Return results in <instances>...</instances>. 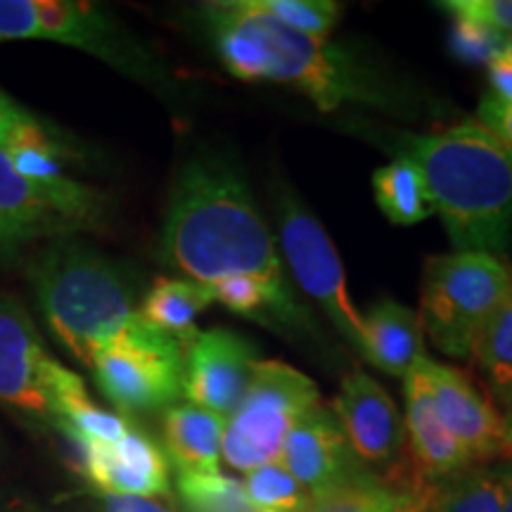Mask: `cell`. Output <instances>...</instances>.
Listing matches in <instances>:
<instances>
[{"instance_id": "1", "label": "cell", "mask_w": 512, "mask_h": 512, "mask_svg": "<svg viewBox=\"0 0 512 512\" xmlns=\"http://www.w3.org/2000/svg\"><path fill=\"white\" fill-rule=\"evenodd\" d=\"M159 254L164 264L202 285L235 275L256 278L280 304L285 325L309 320L287 285L264 214L226 159L197 157L183 166L171 190Z\"/></svg>"}, {"instance_id": "2", "label": "cell", "mask_w": 512, "mask_h": 512, "mask_svg": "<svg viewBox=\"0 0 512 512\" xmlns=\"http://www.w3.org/2000/svg\"><path fill=\"white\" fill-rule=\"evenodd\" d=\"M211 46L235 79L297 88L323 112L344 102L403 110L399 88L335 43L299 34L254 0H216L197 8Z\"/></svg>"}, {"instance_id": "3", "label": "cell", "mask_w": 512, "mask_h": 512, "mask_svg": "<svg viewBox=\"0 0 512 512\" xmlns=\"http://www.w3.org/2000/svg\"><path fill=\"white\" fill-rule=\"evenodd\" d=\"M425 178L456 252L503 254L512 240V152L479 121L389 145Z\"/></svg>"}, {"instance_id": "4", "label": "cell", "mask_w": 512, "mask_h": 512, "mask_svg": "<svg viewBox=\"0 0 512 512\" xmlns=\"http://www.w3.org/2000/svg\"><path fill=\"white\" fill-rule=\"evenodd\" d=\"M38 309L83 366L143 323L131 275L86 242L55 240L31 261Z\"/></svg>"}, {"instance_id": "5", "label": "cell", "mask_w": 512, "mask_h": 512, "mask_svg": "<svg viewBox=\"0 0 512 512\" xmlns=\"http://www.w3.org/2000/svg\"><path fill=\"white\" fill-rule=\"evenodd\" d=\"M512 292V266L496 254L453 252L425 264L420 323L441 354L470 358L486 320Z\"/></svg>"}, {"instance_id": "6", "label": "cell", "mask_w": 512, "mask_h": 512, "mask_svg": "<svg viewBox=\"0 0 512 512\" xmlns=\"http://www.w3.org/2000/svg\"><path fill=\"white\" fill-rule=\"evenodd\" d=\"M10 41L62 43L147 86L169 88L162 64L100 5L81 0H0V43Z\"/></svg>"}, {"instance_id": "7", "label": "cell", "mask_w": 512, "mask_h": 512, "mask_svg": "<svg viewBox=\"0 0 512 512\" xmlns=\"http://www.w3.org/2000/svg\"><path fill=\"white\" fill-rule=\"evenodd\" d=\"M320 403L318 384L283 361H256L240 406L226 420L221 458L240 472L278 463L294 422Z\"/></svg>"}, {"instance_id": "8", "label": "cell", "mask_w": 512, "mask_h": 512, "mask_svg": "<svg viewBox=\"0 0 512 512\" xmlns=\"http://www.w3.org/2000/svg\"><path fill=\"white\" fill-rule=\"evenodd\" d=\"M100 190L64 176L62 169L31 171L0 150V226L27 245L36 238H72L105 221Z\"/></svg>"}, {"instance_id": "9", "label": "cell", "mask_w": 512, "mask_h": 512, "mask_svg": "<svg viewBox=\"0 0 512 512\" xmlns=\"http://www.w3.org/2000/svg\"><path fill=\"white\" fill-rule=\"evenodd\" d=\"M88 368L105 399L126 415L166 411L183 396L185 351L145 318L102 349Z\"/></svg>"}, {"instance_id": "10", "label": "cell", "mask_w": 512, "mask_h": 512, "mask_svg": "<svg viewBox=\"0 0 512 512\" xmlns=\"http://www.w3.org/2000/svg\"><path fill=\"white\" fill-rule=\"evenodd\" d=\"M278 228L280 247L290 264L292 278L328 313L339 335L358 354H366L363 318L349 297L342 259L320 221L294 197L290 188H283L278 195Z\"/></svg>"}, {"instance_id": "11", "label": "cell", "mask_w": 512, "mask_h": 512, "mask_svg": "<svg viewBox=\"0 0 512 512\" xmlns=\"http://www.w3.org/2000/svg\"><path fill=\"white\" fill-rule=\"evenodd\" d=\"M432 389L434 406L446 430L456 437L475 465H498L512 458V434L498 403L475 377L465 370L420 361Z\"/></svg>"}, {"instance_id": "12", "label": "cell", "mask_w": 512, "mask_h": 512, "mask_svg": "<svg viewBox=\"0 0 512 512\" xmlns=\"http://www.w3.org/2000/svg\"><path fill=\"white\" fill-rule=\"evenodd\" d=\"M62 368L29 311L10 294H0V401L55 425L53 389Z\"/></svg>"}, {"instance_id": "13", "label": "cell", "mask_w": 512, "mask_h": 512, "mask_svg": "<svg viewBox=\"0 0 512 512\" xmlns=\"http://www.w3.org/2000/svg\"><path fill=\"white\" fill-rule=\"evenodd\" d=\"M354 456L368 470L380 475L411 470L413 460L408 453V434L399 408L384 389L368 373L344 375L339 392L332 401Z\"/></svg>"}, {"instance_id": "14", "label": "cell", "mask_w": 512, "mask_h": 512, "mask_svg": "<svg viewBox=\"0 0 512 512\" xmlns=\"http://www.w3.org/2000/svg\"><path fill=\"white\" fill-rule=\"evenodd\" d=\"M256 366L254 344L226 328L200 332L185 347L183 396L221 418H230L245 396Z\"/></svg>"}, {"instance_id": "15", "label": "cell", "mask_w": 512, "mask_h": 512, "mask_svg": "<svg viewBox=\"0 0 512 512\" xmlns=\"http://www.w3.org/2000/svg\"><path fill=\"white\" fill-rule=\"evenodd\" d=\"M79 448L81 470L88 482L107 496H169V460L155 441L140 430H128L119 441H93L64 432Z\"/></svg>"}, {"instance_id": "16", "label": "cell", "mask_w": 512, "mask_h": 512, "mask_svg": "<svg viewBox=\"0 0 512 512\" xmlns=\"http://www.w3.org/2000/svg\"><path fill=\"white\" fill-rule=\"evenodd\" d=\"M278 463L309 491V496L323 494L363 467L351 451L337 415L323 403L294 422Z\"/></svg>"}, {"instance_id": "17", "label": "cell", "mask_w": 512, "mask_h": 512, "mask_svg": "<svg viewBox=\"0 0 512 512\" xmlns=\"http://www.w3.org/2000/svg\"><path fill=\"white\" fill-rule=\"evenodd\" d=\"M403 384H406L408 453H411L418 475L427 484L437 486L446 482L448 477L475 465L465 453V448L441 422L420 361L415 363L411 373L403 377Z\"/></svg>"}, {"instance_id": "18", "label": "cell", "mask_w": 512, "mask_h": 512, "mask_svg": "<svg viewBox=\"0 0 512 512\" xmlns=\"http://www.w3.org/2000/svg\"><path fill=\"white\" fill-rule=\"evenodd\" d=\"M363 358L382 373L406 377L425 358V330L420 316L394 299L382 297L363 318Z\"/></svg>"}, {"instance_id": "19", "label": "cell", "mask_w": 512, "mask_h": 512, "mask_svg": "<svg viewBox=\"0 0 512 512\" xmlns=\"http://www.w3.org/2000/svg\"><path fill=\"white\" fill-rule=\"evenodd\" d=\"M226 418L192 403L164 411V444L178 472H219Z\"/></svg>"}, {"instance_id": "20", "label": "cell", "mask_w": 512, "mask_h": 512, "mask_svg": "<svg viewBox=\"0 0 512 512\" xmlns=\"http://www.w3.org/2000/svg\"><path fill=\"white\" fill-rule=\"evenodd\" d=\"M0 150L17 157L67 164L81 159V147L60 126L38 117L0 88Z\"/></svg>"}, {"instance_id": "21", "label": "cell", "mask_w": 512, "mask_h": 512, "mask_svg": "<svg viewBox=\"0 0 512 512\" xmlns=\"http://www.w3.org/2000/svg\"><path fill=\"white\" fill-rule=\"evenodd\" d=\"M214 302L209 285L188 278H157L140 302V316L152 328L174 337L183 351L200 335L197 316Z\"/></svg>"}, {"instance_id": "22", "label": "cell", "mask_w": 512, "mask_h": 512, "mask_svg": "<svg viewBox=\"0 0 512 512\" xmlns=\"http://www.w3.org/2000/svg\"><path fill=\"white\" fill-rule=\"evenodd\" d=\"M377 207L394 226H415L434 214V202L425 178L411 159L396 157L394 162L373 174Z\"/></svg>"}, {"instance_id": "23", "label": "cell", "mask_w": 512, "mask_h": 512, "mask_svg": "<svg viewBox=\"0 0 512 512\" xmlns=\"http://www.w3.org/2000/svg\"><path fill=\"white\" fill-rule=\"evenodd\" d=\"M470 361L482 373L486 392L503 406V415L512 413V292L486 320L472 344Z\"/></svg>"}, {"instance_id": "24", "label": "cell", "mask_w": 512, "mask_h": 512, "mask_svg": "<svg viewBox=\"0 0 512 512\" xmlns=\"http://www.w3.org/2000/svg\"><path fill=\"white\" fill-rule=\"evenodd\" d=\"M427 512H503L496 465H472L434 486Z\"/></svg>"}, {"instance_id": "25", "label": "cell", "mask_w": 512, "mask_h": 512, "mask_svg": "<svg viewBox=\"0 0 512 512\" xmlns=\"http://www.w3.org/2000/svg\"><path fill=\"white\" fill-rule=\"evenodd\" d=\"M176 489L188 512H259L245 484L221 472H178Z\"/></svg>"}, {"instance_id": "26", "label": "cell", "mask_w": 512, "mask_h": 512, "mask_svg": "<svg viewBox=\"0 0 512 512\" xmlns=\"http://www.w3.org/2000/svg\"><path fill=\"white\" fill-rule=\"evenodd\" d=\"M245 494L259 512H302L309 503V491L280 463L256 467L245 475Z\"/></svg>"}, {"instance_id": "27", "label": "cell", "mask_w": 512, "mask_h": 512, "mask_svg": "<svg viewBox=\"0 0 512 512\" xmlns=\"http://www.w3.org/2000/svg\"><path fill=\"white\" fill-rule=\"evenodd\" d=\"M261 10L299 31V34L328 41L342 17V5L332 0H254Z\"/></svg>"}, {"instance_id": "28", "label": "cell", "mask_w": 512, "mask_h": 512, "mask_svg": "<svg viewBox=\"0 0 512 512\" xmlns=\"http://www.w3.org/2000/svg\"><path fill=\"white\" fill-rule=\"evenodd\" d=\"M214 302H219L240 316L256 318L261 323L271 325L275 320L285 323L280 304L275 302L271 290L256 278H247V275H235V278L219 280V283L209 285Z\"/></svg>"}, {"instance_id": "29", "label": "cell", "mask_w": 512, "mask_h": 512, "mask_svg": "<svg viewBox=\"0 0 512 512\" xmlns=\"http://www.w3.org/2000/svg\"><path fill=\"white\" fill-rule=\"evenodd\" d=\"M503 34L482 27V24L467 22V19L453 17L451 27V48L460 60L467 64H486L501 50Z\"/></svg>"}, {"instance_id": "30", "label": "cell", "mask_w": 512, "mask_h": 512, "mask_svg": "<svg viewBox=\"0 0 512 512\" xmlns=\"http://www.w3.org/2000/svg\"><path fill=\"white\" fill-rule=\"evenodd\" d=\"M441 10L498 34H512V0H446Z\"/></svg>"}, {"instance_id": "31", "label": "cell", "mask_w": 512, "mask_h": 512, "mask_svg": "<svg viewBox=\"0 0 512 512\" xmlns=\"http://www.w3.org/2000/svg\"><path fill=\"white\" fill-rule=\"evenodd\" d=\"M477 119L512 152V102H505L491 93L484 95L479 102Z\"/></svg>"}, {"instance_id": "32", "label": "cell", "mask_w": 512, "mask_h": 512, "mask_svg": "<svg viewBox=\"0 0 512 512\" xmlns=\"http://www.w3.org/2000/svg\"><path fill=\"white\" fill-rule=\"evenodd\" d=\"M489 69V83H491V95L501 98L505 102H512V57L503 50L491 57L486 62Z\"/></svg>"}, {"instance_id": "33", "label": "cell", "mask_w": 512, "mask_h": 512, "mask_svg": "<svg viewBox=\"0 0 512 512\" xmlns=\"http://www.w3.org/2000/svg\"><path fill=\"white\" fill-rule=\"evenodd\" d=\"M102 512H171L164 505L152 501V498H133V496H107L105 510Z\"/></svg>"}, {"instance_id": "34", "label": "cell", "mask_w": 512, "mask_h": 512, "mask_svg": "<svg viewBox=\"0 0 512 512\" xmlns=\"http://www.w3.org/2000/svg\"><path fill=\"white\" fill-rule=\"evenodd\" d=\"M498 475L503 486V512H512V458L498 463Z\"/></svg>"}, {"instance_id": "35", "label": "cell", "mask_w": 512, "mask_h": 512, "mask_svg": "<svg viewBox=\"0 0 512 512\" xmlns=\"http://www.w3.org/2000/svg\"><path fill=\"white\" fill-rule=\"evenodd\" d=\"M22 247L24 245L15 238V235L8 233V230L0 226V261L8 259V256H12V254H17V249H22Z\"/></svg>"}, {"instance_id": "36", "label": "cell", "mask_w": 512, "mask_h": 512, "mask_svg": "<svg viewBox=\"0 0 512 512\" xmlns=\"http://www.w3.org/2000/svg\"><path fill=\"white\" fill-rule=\"evenodd\" d=\"M503 53H508L512 57V34H503V43H501Z\"/></svg>"}, {"instance_id": "37", "label": "cell", "mask_w": 512, "mask_h": 512, "mask_svg": "<svg viewBox=\"0 0 512 512\" xmlns=\"http://www.w3.org/2000/svg\"><path fill=\"white\" fill-rule=\"evenodd\" d=\"M505 420H508V427H510V434H512V415H508V418H505Z\"/></svg>"}, {"instance_id": "38", "label": "cell", "mask_w": 512, "mask_h": 512, "mask_svg": "<svg viewBox=\"0 0 512 512\" xmlns=\"http://www.w3.org/2000/svg\"><path fill=\"white\" fill-rule=\"evenodd\" d=\"M29 512H38V510H29Z\"/></svg>"}, {"instance_id": "39", "label": "cell", "mask_w": 512, "mask_h": 512, "mask_svg": "<svg viewBox=\"0 0 512 512\" xmlns=\"http://www.w3.org/2000/svg\"><path fill=\"white\" fill-rule=\"evenodd\" d=\"M508 415H512V413H508ZM508 415H505V418H508Z\"/></svg>"}]
</instances>
